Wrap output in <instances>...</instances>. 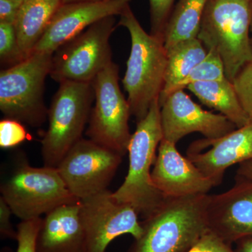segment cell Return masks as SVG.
<instances>
[{
	"mask_svg": "<svg viewBox=\"0 0 252 252\" xmlns=\"http://www.w3.org/2000/svg\"><path fill=\"white\" fill-rule=\"evenodd\" d=\"M23 125L18 121L6 118L0 122L1 148H12L27 140L28 134Z\"/></svg>",
	"mask_w": 252,
	"mask_h": 252,
	"instance_id": "25",
	"label": "cell"
},
{
	"mask_svg": "<svg viewBox=\"0 0 252 252\" xmlns=\"http://www.w3.org/2000/svg\"><path fill=\"white\" fill-rule=\"evenodd\" d=\"M61 0H25L14 23L20 49L25 59L33 50L49 26L60 6Z\"/></svg>",
	"mask_w": 252,
	"mask_h": 252,
	"instance_id": "18",
	"label": "cell"
},
{
	"mask_svg": "<svg viewBox=\"0 0 252 252\" xmlns=\"http://www.w3.org/2000/svg\"><path fill=\"white\" fill-rule=\"evenodd\" d=\"M25 1V0H24ZM22 0H0V23L14 24L16 21Z\"/></svg>",
	"mask_w": 252,
	"mask_h": 252,
	"instance_id": "30",
	"label": "cell"
},
{
	"mask_svg": "<svg viewBox=\"0 0 252 252\" xmlns=\"http://www.w3.org/2000/svg\"><path fill=\"white\" fill-rule=\"evenodd\" d=\"M53 55L35 52L23 62L0 72V110L6 119L40 127L48 119L44 102L45 80Z\"/></svg>",
	"mask_w": 252,
	"mask_h": 252,
	"instance_id": "7",
	"label": "cell"
},
{
	"mask_svg": "<svg viewBox=\"0 0 252 252\" xmlns=\"http://www.w3.org/2000/svg\"><path fill=\"white\" fill-rule=\"evenodd\" d=\"M63 4H70V3L89 2V1H104V0H61Z\"/></svg>",
	"mask_w": 252,
	"mask_h": 252,
	"instance_id": "33",
	"label": "cell"
},
{
	"mask_svg": "<svg viewBox=\"0 0 252 252\" xmlns=\"http://www.w3.org/2000/svg\"><path fill=\"white\" fill-rule=\"evenodd\" d=\"M233 84L243 109L252 118V62L240 71Z\"/></svg>",
	"mask_w": 252,
	"mask_h": 252,
	"instance_id": "26",
	"label": "cell"
},
{
	"mask_svg": "<svg viewBox=\"0 0 252 252\" xmlns=\"http://www.w3.org/2000/svg\"><path fill=\"white\" fill-rule=\"evenodd\" d=\"M209 230L229 245L252 236V181L237 175L226 191L209 195Z\"/></svg>",
	"mask_w": 252,
	"mask_h": 252,
	"instance_id": "13",
	"label": "cell"
},
{
	"mask_svg": "<svg viewBox=\"0 0 252 252\" xmlns=\"http://www.w3.org/2000/svg\"><path fill=\"white\" fill-rule=\"evenodd\" d=\"M209 0H178L172 10L164 34L168 49L180 42L198 37L202 18Z\"/></svg>",
	"mask_w": 252,
	"mask_h": 252,
	"instance_id": "21",
	"label": "cell"
},
{
	"mask_svg": "<svg viewBox=\"0 0 252 252\" xmlns=\"http://www.w3.org/2000/svg\"><path fill=\"white\" fill-rule=\"evenodd\" d=\"M14 162L0 190L12 213L21 220L41 218L56 207L79 200L68 190L57 168L32 166L22 155Z\"/></svg>",
	"mask_w": 252,
	"mask_h": 252,
	"instance_id": "5",
	"label": "cell"
},
{
	"mask_svg": "<svg viewBox=\"0 0 252 252\" xmlns=\"http://www.w3.org/2000/svg\"><path fill=\"white\" fill-rule=\"evenodd\" d=\"M149 2L150 34L163 41L165 28L175 7L176 0H149Z\"/></svg>",
	"mask_w": 252,
	"mask_h": 252,
	"instance_id": "24",
	"label": "cell"
},
{
	"mask_svg": "<svg viewBox=\"0 0 252 252\" xmlns=\"http://www.w3.org/2000/svg\"><path fill=\"white\" fill-rule=\"evenodd\" d=\"M11 208L2 197H0V233L4 238H17V230L15 231L11 222Z\"/></svg>",
	"mask_w": 252,
	"mask_h": 252,
	"instance_id": "29",
	"label": "cell"
},
{
	"mask_svg": "<svg viewBox=\"0 0 252 252\" xmlns=\"http://www.w3.org/2000/svg\"><path fill=\"white\" fill-rule=\"evenodd\" d=\"M187 89L202 103L220 112L237 127L245 126L251 119L240 103L233 83L227 78L195 83L189 85Z\"/></svg>",
	"mask_w": 252,
	"mask_h": 252,
	"instance_id": "19",
	"label": "cell"
},
{
	"mask_svg": "<svg viewBox=\"0 0 252 252\" xmlns=\"http://www.w3.org/2000/svg\"><path fill=\"white\" fill-rule=\"evenodd\" d=\"M81 217L89 252H105L114 239L130 234L137 240L142 233L137 211L121 203L108 189L80 200Z\"/></svg>",
	"mask_w": 252,
	"mask_h": 252,
	"instance_id": "11",
	"label": "cell"
},
{
	"mask_svg": "<svg viewBox=\"0 0 252 252\" xmlns=\"http://www.w3.org/2000/svg\"><path fill=\"white\" fill-rule=\"evenodd\" d=\"M209 194L165 197L142 223V233L127 252H189L209 230Z\"/></svg>",
	"mask_w": 252,
	"mask_h": 252,
	"instance_id": "1",
	"label": "cell"
},
{
	"mask_svg": "<svg viewBox=\"0 0 252 252\" xmlns=\"http://www.w3.org/2000/svg\"><path fill=\"white\" fill-rule=\"evenodd\" d=\"M252 0H209L204 11L198 39L219 54L232 83L252 62Z\"/></svg>",
	"mask_w": 252,
	"mask_h": 252,
	"instance_id": "3",
	"label": "cell"
},
{
	"mask_svg": "<svg viewBox=\"0 0 252 252\" xmlns=\"http://www.w3.org/2000/svg\"><path fill=\"white\" fill-rule=\"evenodd\" d=\"M123 156L89 139L82 138L63 157L58 171L78 200L107 190Z\"/></svg>",
	"mask_w": 252,
	"mask_h": 252,
	"instance_id": "10",
	"label": "cell"
},
{
	"mask_svg": "<svg viewBox=\"0 0 252 252\" xmlns=\"http://www.w3.org/2000/svg\"><path fill=\"white\" fill-rule=\"evenodd\" d=\"M154 187L165 197L189 196L208 194L215 187L176 144L162 139L152 170Z\"/></svg>",
	"mask_w": 252,
	"mask_h": 252,
	"instance_id": "16",
	"label": "cell"
},
{
	"mask_svg": "<svg viewBox=\"0 0 252 252\" xmlns=\"http://www.w3.org/2000/svg\"><path fill=\"white\" fill-rule=\"evenodd\" d=\"M131 0H104L63 4L51 19L33 53L54 54L61 46L83 32L94 23L120 16Z\"/></svg>",
	"mask_w": 252,
	"mask_h": 252,
	"instance_id": "15",
	"label": "cell"
},
{
	"mask_svg": "<svg viewBox=\"0 0 252 252\" xmlns=\"http://www.w3.org/2000/svg\"><path fill=\"white\" fill-rule=\"evenodd\" d=\"M119 66L112 62L92 82L94 106L86 135L89 140L124 157L132 134L130 105L119 86Z\"/></svg>",
	"mask_w": 252,
	"mask_h": 252,
	"instance_id": "8",
	"label": "cell"
},
{
	"mask_svg": "<svg viewBox=\"0 0 252 252\" xmlns=\"http://www.w3.org/2000/svg\"><path fill=\"white\" fill-rule=\"evenodd\" d=\"M225 69L220 56L215 51H207L206 57L190 71V73L175 86L173 92L184 90L190 84L221 80L225 79ZM172 92V93H173Z\"/></svg>",
	"mask_w": 252,
	"mask_h": 252,
	"instance_id": "22",
	"label": "cell"
},
{
	"mask_svg": "<svg viewBox=\"0 0 252 252\" xmlns=\"http://www.w3.org/2000/svg\"><path fill=\"white\" fill-rule=\"evenodd\" d=\"M36 252H89L80 200L44 215L36 235Z\"/></svg>",
	"mask_w": 252,
	"mask_h": 252,
	"instance_id": "17",
	"label": "cell"
},
{
	"mask_svg": "<svg viewBox=\"0 0 252 252\" xmlns=\"http://www.w3.org/2000/svg\"><path fill=\"white\" fill-rule=\"evenodd\" d=\"M166 51V69L163 89L159 97L160 105L207 54L206 48L198 37L180 41Z\"/></svg>",
	"mask_w": 252,
	"mask_h": 252,
	"instance_id": "20",
	"label": "cell"
},
{
	"mask_svg": "<svg viewBox=\"0 0 252 252\" xmlns=\"http://www.w3.org/2000/svg\"><path fill=\"white\" fill-rule=\"evenodd\" d=\"M250 32H251V40L252 43V23H251V28H250Z\"/></svg>",
	"mask_w": 252,
	"mask_h": 252,
	"instance_id": "34",
	"label": "cell"
},
{
	"mask_svg": "<svg viewBox=\"0 0 252 252\" xmlns=\"http://www.w3.org/2000/svg\"><path fill=\"white\" fill-rule=\"evenodd\" d=\"M22 1H24V0H22Z\"/></svg>",
	"mask_w": 252,
	"mask_h": 252,
	"instance_id": "35",
	"label": "cell"
},
{
	"mask_svg": "<svg viewBox=\"0 0 252 252\" xmlns=\"http://www.w3.org/2000/svg\"><path fill=\"white\" fill-rule=\"evenodd\" d=\"M115 16L94 23L53 55L50 77L56 82L92 83L113 62L110 38Z\"/></svg>",
	"mask_w": 252,
	"mask_h": 252,
	"instance_id": "9",
	"label": "cell"
},
{
	"mask_svg": "<svg viewBox=\"0 0 252 252\" xmlns=\"http://www.w3.org/2000/svg\"><path fill=\"white\" fill-rule=\"evenodd\" d=\"M118 26L126 28L130 36V56L122 83L127 94L131 115L138 122L147 116L161 94L167 51L163 41L144 31L130 5L120 15Z\"/></svg>",
	"mask_w": 252,
	"mask_h": 252,
	"instance_id": "2",
	"label": "cell"
},
{
	"mask_svg": "<svg viewBox=\"0 0 252 252\" xmlns=\"http://www.w3.org/2000/svg\"><path fill=\"white\" fill-rule=\"evenodd\" d=\"M189 252H236L229 245L210 230Z\"/></svg>",
	"mask_w": 252,
	"mask_h": 252,
	"instance_id": "28",
	"label": "cell"
},
{
	"mask_svg": "<svg viewBox=\"0 0 252 252\" xmlns=\"http://www.w3.org/2000/svg\"><path fill=\"white\" fill-rule=\"evenodd\" d=\"M187 157L217 187L232 165L252 160V118L248 124L217 139L192 142Z\"/></svg>",
	"mask_w": 252,
	"mask_h": 252,
	"instance_id": "14",
	"label": "cell"
},
{
	"mask_svg": "<svg viewBox=\"0 0 252 252\" xmlns=\"http://www.w3.org/2000/svg\"><path fill=\"white\" fill-rule=\"evenodd\" d=\"M162 138L160 106L158 98L147 116L137 122L127 147L128 172L122 185L113 192L118 201L131 205L144 219L150 215L165 198L152 180V168Z\"/></svg>",
	"mask_w": 252,
	"mask_h": 252,
	"instance_id": "4",
	"label": "cell"
},
{
	"mask_svg": "<svg viewBox=\"0 0 252 252\" xmlns=\"http://www.w3.org/2000/svg\"><path fill=\"white\" fill-rule=\"evenodd\" d=\"M160 106L162 139L171 143L193 132L210 140L220 138L237 128L222 114L204 110L184 90L172 93Z\"/></svg>",
	"mask_w": 252,
	"mask_h": 252,
	"instance_id": "12",
	"label": "cell"
},
{
	"mask_svg": "<svg viewBox=\"0 0 252 252\" xmlns=\"http://www.w3.org/2000/svg\"><path fill=\"white\" fill-rule=\"evenodd\" d=\"M236 244V252H252V236L246 237L238 240Z\"/></svg>",
	"mask_w": 252,
	"mask_h": 252,
	"instance_id": "32",
	"label": "cell"
},
{
	"mask_svg": "<svg viewBox=\"0 0 252 252\" xmlns=\"http://www.w3.org/2000/svg\"><path fill=\"white\" fill-rule=\"evenodd\" d=\"M236 174L252 181V160L240 163Z\"/></svg>",
	"mask_w": 252,
	"mask_h": 252,
	"instance_id": "31",
	"label": "cell"
},
{
	"mask_svg": "<svg viewBox=\"0 0 252 252\" xmlns=\"http://www.w3.org/2000/svg\"><path fill=\"white\" fill-rule=\"evenodd\" d=\"M42 218L21 220L17 226L16 252H36V238Z\"/></svg>",
	"mask_w": 252,
	"mask_h": 252,
	"instance_id": "27",
	"label": "cell"
},
{
	"mask_svg": "<svg viewBox=\"0 0 252 252\" xmlns=\"http://www.w3.org/2000/svg\"><path fill=\"white\" fill-rule=\"evenodd\" d=\"M19 44L14 25L0 23V61L1 65L13 67L25 61Z\"/></svg>",
	"mask_w": 252,
	"mask_h": 252,
	"instance_id": "23",
	"label": "cell"
},
{
	"mask_svg": "<svg viewBox=\"0 0 252 252\" xmlns=\"http://www.w3.org/2000/svg\"><path fill=\"white\" fill-rule=\"evenodd\" d=\"M94 99L92 83H59L48 112L49 126L41 140L44 166L56 168L74 144L83 138Z\"/></svg>",
	"mask_w": 252,
	"mask_h": 252,
	"instance_id": "6",
	"label": "cell"
}]
</instances>
